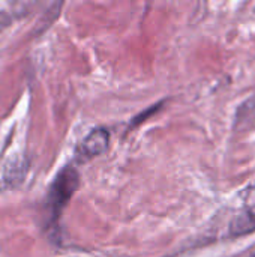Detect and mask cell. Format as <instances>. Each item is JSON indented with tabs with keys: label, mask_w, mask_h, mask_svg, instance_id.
<instances>
[{
	"label": "cell",
	"mask_w": 255,
	"mask_h": 257,
	"mask_svg": "<svg viewBox=\"0 0 255 257\" xmlns=\"http://www.w3.org/2000/svg\"><path fill=\"white\" fill-rule=\"evenodd\" d=\"M234 257H255V247L254 248H251V250H248V251H245L243 254H239V256Z\"/></svg>",
	"instance_id": "277c9868"
},
{
	"label": "cell",
	"mask_w": 255,
	"mask_h": 257,
	"mask_svg": "<svg viewBox=\"0 0 255 257\" xmlns=\"http://www.w3.org/2000/svg\"><path fill=\"white\" fill-rule=\"evenodd\" d=\"M78 187V175L74 169H65L56 179L53 188H51V208L59 212L60 208L65 206V203L71 199L74 191Z\"/></svg>",
	"instance_id": "6da1fadb"
},
{
	"label": "cell",
	"mask_w": 255,
	"mask_h": 257,
	"mask_svg": "<svg viewBox=\"0 0 255 257\" xmlns=\"http://www.w3.org/2000/svg\"><path fill=\"white\" fill-rule=\"evenodd\" d=\"M107 143H108V134L104 131V130H99V131H93L83 143V154L84 155H89V157H93V155H98L99 152H102L105 148H107Z\"/></svg>",
	"instance_id": "3957f363"
},
{
	"label": "cell",
	"mask_w": 255,
	"mask_h": 257,
	"mask_svg": "<svg viewBox=\"0 0 255 257\" xmlns=\"http://www.w3.org/2000/svg\"><path fill=\"white\" fill-rule=\"evenodd\" d=\"M255 232V206L245 209L230 224V236L239 238Z\"/></svg>",
	"instance_id": "7a4b0ae2"
}]
</instances>
